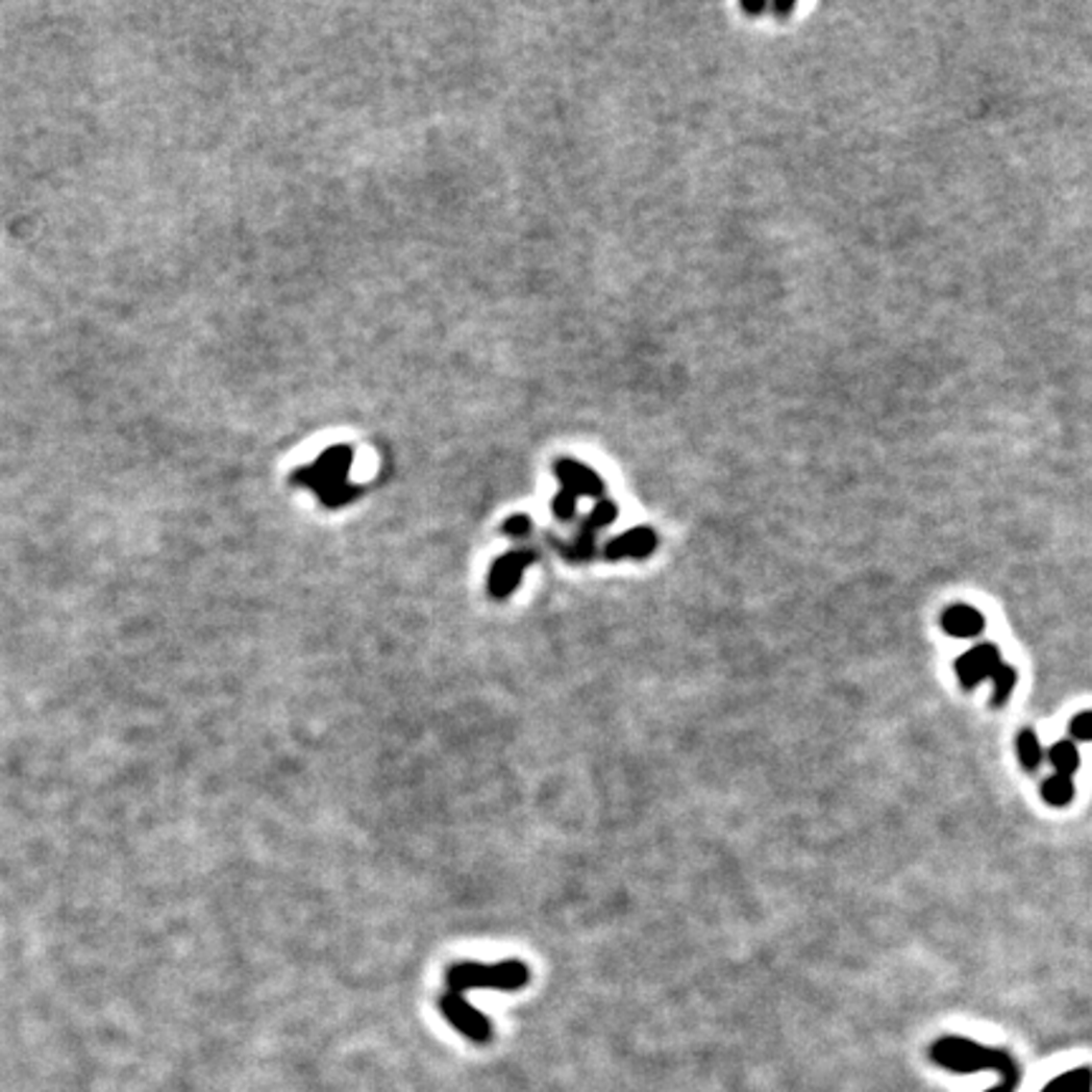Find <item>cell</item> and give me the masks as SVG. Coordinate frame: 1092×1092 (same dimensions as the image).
Instances as JSON below:
<instances>
[{"mask_svg":"<svg viewBox=\"0 0 1092 1092\" xmlns=\"http://www.w3.org/2000/svg\"><path fill=\"white\" fill-rule=\"evenodd\" d=\"M928 1054L936 1065L943 1067L946 1072H953V1075H971V1072L982 1070L996 1072L1001 1077L999 1085L1014 1092H1017L1019 1079H1022L1017 1060L1007 1049L984 1047V1044L966 1040V1037H941V1040L930 1044Z\"/></svg>","mask_w":1092,"mask_h":1092,"instance_id":"6da1fadb","label":"cell"},{"mask_svg":"<svg viewBox=\"0 0 1092 1092\" xmlns=\"http://www.w3.org/2000/svg\"><path fill=\"white\" fill-rule=\"evenodd\" d=\"M352 461V445H331V448H326L314 463L296 468V471L291 473V483L299 486V489L314 491L326 508L347 506L349 501H354V498L362 496V491H365L359 483L349 480Z\"/></svg>","mask_w":1092,"mask_h":1092,"instance_id":"7a4b0ae2","label":"cell"},{"mask_svg":"<svg viewBox=\"0 0 1092 1092\" xmlns=\"http://www.w3.org/2000/svg\"><path fill=\"white\" fill-rule=\"evenodd\" d=\"M531 982L529 966L521 961H501V964H476L463 961L445 971V984L453 994H463L468 989H498L519 991Z\"/></svg>","mask_w":1092,"mask_h":1092,"instance_id":"3957f363","label":"cell"},{"mask_svg":"<svg viewBox=\"0 0 1092 1092\" xmlns=\"http://www.w3.org/2000/svg\"><path fill=\"white\" fill-rule=\"evenodd\" d=\"M554 473L560 478L562 489L560 494L551 501V512L560 521H572L577 514V501L581 496L590 498H602L604 496V480L592 471L590 466H585L581 461L574 458H560L554 463Z\"/></svg>","mask_w":1092,"mask_h":1092,"instance_id":"277c9868","label":"cell"},{"mask_svg":"<svg viewBox=\"0 0 1092 1092\" xmlns=\"http://www.w3.org/2000/svg\"><path fill=\"white\" fill-rule=\"evenodd\" d=\"M617 514H620V506H617L613 498H599V501L595 503V508H592V512L587 514V519L581 521L574 542L560 544L564 560L590 562L592 556L597 554V533L602 531L604 526L613 524V521L617 519Z\"/></svg>","mask_w":1092,"mask_h":1092,"instance_id":"5b68a950","label":"cell"},{"mask_svg":"<svg viewBox=\"0 0 1092 1092\" xmlns=\"http://www.w3.org/2000/svg\"><path fill=\"white\" fill-rule=\"evenodd\" d=\"M441 1014L466 1037V1040L486 1044L494 1037V1024H491V1019L486 1017L483 1012H478L463 994L445 991L441 996Z\"/></svg>","mask_w":1092,"mask_h":1092,"instance_id":"8992f818","label":"cell"},{"mask_svg":"<svg viewBox=\"0 0 1092 1092\" xmlns=\"http://www.w3.org/2000/svg\"><path fill=\"white\" fill-rule=\"evenodd\" d=\"M533 562H537V551H529V549H514V551H506L503 556H498L489 572L491 597H496V599L512 597L516 592V587H519L521 577H524L526 567H531Z\"/></svg>","mask_w":1092,"mask_h":1092,"instance_id":"52a82bcc","label":"cell"},{"mask_svg":"<svg viewBox=\"0 0 1092 1092\" xmlns=\"http://www.w3.org/2000/svg\"><path fill=\"white\" fill-rule=\"evenodd\" d=\"M1001 663V650L994 643H978L976 648L966 650L964 655L955 661V675H959L964 691H973L982 680H987L994 675L996 666Z\"/></svg>","mask_w":1092,"mask_h":1092,"instance_id":"ba28073f","label":"cell"},{"mask_svg":"<svg viewBox=\"0 0 1092 1092\" xmlns=\"http://www.w3.org/2000/svg\"><path fill=\"white\" fill-rule=\"evenodd\" d=\"M657 549V533L652 526H635L604 544L602 554L607 562L620 560H648Z\"/></svg>","mask_w":1092,"mask_h":1092,"instance_id":"9c48e42d","label":"cell"},{"mask_svg":"<svg viewBox=\"0 0 1092 1092\" xmlns=\"http://www.w3.org/2000/svg\"><path fill=\"white\" fill-rule=\"evenodd\" d=\"M984 625H987V620H984V615L978 613L976 607H971V604H948L946 610H943L941 615V627L943 632L951 635V638H978V635L984 632Z\"/></svg>","mask_w":1092,"mask_h":1092,"instance_id":"30bf717a","label":"cell"},{"mask_svg":"<svg viewBox=\"0 0 1092 1092\" xmlns=\"http://www.w3.org/2000/svg\"><path fill=\"white\" fill-rule=\"evenodd\" d=\"M1042 1092H1092V1067H1075L1049 1079Z\"/></svg>","mask_w":1092,"mask_h":1092,"instance_id":"8fae6325","label":"cell"},{"mask_svg":"<svg viewBox=\"0 0 1092 1092\" xmlns=\"http://www.w3.org/2000/svg\"><path fill=\"white\" fill-rule=\"evenodd\" d=\"M1049 764L1054 767V774H1062V776H1075L1077 769H1079V751H1077V744L1075 741L1065 739V741H1058V744L1052 746L1047 753Z\"/></svg>","mask_w":1092,"mask_h":1092,"instance_id":"7c38bea8","label":"cell"},{"mask_svg":"<svg viewBox=\"0 0 1092 1092\" xmlns=\"http://www.w3.org/2000/svg\"><path fill=\"white\" fill-rule=\"evenodd\" d=\"M991 680H994V691H991V709H1004L1007 700L1012 698L1014 688H1017V668L1001 661L999 666H996L994 675H991Z\"/></svg>","mask_w":1092,"mask_h":1092,"instance_id":"4fadbf2b","label":"cell"},{"mask_svg":"<svg viewBox=\"0 0 1092 1092\" xmlns=\"http://www.w3.org/2000/svg\"><path fill=\"white\" fill-rule=\"evenodd\" d=\"M1017 756H1019V764H1022L1026 771L1040 769L1044 751L1040 744V736H1037L1035 728H1022V731L1017 734Z\"/></svg>","mask_w":1092,"mask_h":1092,"instance_id":"5bb4252c","label":"cell"},{"mask_svg":"<svg viewBox=\"0 0 1092 1092\" xmlns=\"http://www.w3.org/2000/svg\"><path fill=\"white\" fill-rule=\"evenodd\" d=\"M1042 799L1052 806H1067L1075 799V781L1072 776L1052 774L1042 781Z\"/></svg>","mask_w":1092,"mask_h":1092,"instance_id":"9a60e30c","label":"cell"},{"mask_svg":"<svg viewBox=\"0 0 1092 1092\" xmlns=\"http://www.w3.org/2000/svg\"><path fill=\"white\" fill-rule=\"evenodd\" d=\"M1070 741H1092V711H1083L1070 721Z\"/></svg>","mask_w":1092,"mask_h":1092,"instance_id":"2e32d148","label":"cell"},{"mask_svg":"<svg viewBox=\"0 0 1092 1092\" xmlns=\"http://www.w3.org/2000/svg\"><path fill=\"white\" fill-rule=\"evenodd\" d=\"M531 531V519L526 514H514L508 516L506 521L501 524V533H506V537H526V533Z\"/></svg>","mask_w":1092,"mask_h":1092,"instance_id":"e0dca14e","label":"cell"},{"mask_svg":"<svg viewBox=\"0 0 1092 1092\" xmlns=\"http://www.w3.org/2000/svg\"><path fill=\"white\" fill-rule=\"evenodd\" d=\"M794 5H797V3H794V0H769V10H771V14L781 16V18H787L789 14H792Z\"/></svg>","mask_w":1092,"mask_h":1092,"instance_id":"ac0fdd59","label":"cell"},{"mask_svg":"<svg viewBox=\"0 0 1092 1092\" xmlns=\"http://www.w3.org/2000/svg\"><path fill=\"white\" fill-rule=\"evenodd\" d=\"M741 8H744L746 14H751V16L767 14L769 0H741Z\"/></svg>","mask_w":1092,"mask_h":1092,"instance_id":"d6986e66","label":"cell"}]
</instances>
